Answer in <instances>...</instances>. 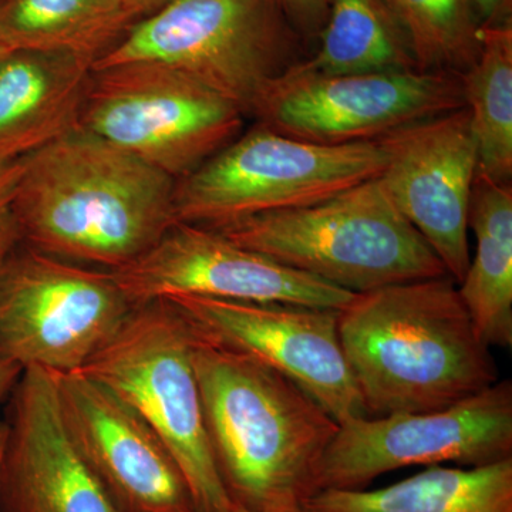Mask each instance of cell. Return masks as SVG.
<instances>
[{
  "label": "cell",
  "mask_w": 512,
  "mask_h": 512,
  "mask_svg": "<svg viewBox=\"0 0 512 512\" xmlns=\"http://www.w3.org/2000/svg\"><path fill=\"white\" fill-rule=\"evenodd\" d=\"M22 160L13 208L29 247L117 271L177 224L173 178L80 128Z\"/></svg>",
  "instance_id": "cell-1"
},
{
  "label": "cell",
  "mask_w": 512,
  "mask_h": 512,
  "mask_svg": "<svg viewBox=\"0 0 512 512\" xmlns=\"http://www.w3.org/2000/svg\"><path fill=\"white\" fill-rule=\"evenodd\" d=\"M450 275L357 293L340 309L343 352L366 413L447 409L498 382Z\"/></svg>",
  "instance_id": "cell-2"
},
{
  "label": "cell",
  "mask_w": 512,
  "mask_h": 512,
  "mask_svg": "<svg viewBox=\"0 0 512 512\" xmlns=\"http://www.w3.org/2000/svg\"><path fill=\"white\" fill-rule=\"evenodd\" d=\"M192 363L212 457L234 508H305L338 421L275 370L194 335Z\"/></svg>",
  "instance_id": "cell-3"
},
{
  "label": "cell",
  "mask_w": 512,
  "mask_h": 512,
  "mask_svg": "<svg viewBox=\"0 0 512 512\" xmlns=\"http://www.w3.org/2000/svg\"><path fill=\"white\" fill-rule=\"evenodd\" d=\"M212 229L355 295L448 275L379 177L316 204Z\"/></svg>",
  "instance_id": "cell-4"
},
{
  "label": "cell",
  "mask_w": 512,
  "mask_h": 512,
  "mask_svg": "<svg viewBox=\"0 0 512 512\" xmlns=\"http://www.w3.org/2000/svg\"><path fill=\"white\" fill-rule=\"evenodd\" d=\"M281 0H174L138 20L94 67L158 62L251 117L266 90L299 62Z\"/></svg>",
  "instance_id": "cell-5"
},
{
  "label": "cell",
  "mask_w": 512,
  "mask_h": 512,
  "mask_svg": "<svg viewBox=\"0 0 512 512\" xmlns=\"http://www.w3.org/2000/svg\"><path fill=\"white\" fill-rule=\"evenodd\" d=\"M77 372L111 390L160 437L197 512H232L205 430L192 335L167 301L138 305Z\"/></svg>",
  "instance_id": "cell-6"
},
{
  "label": "cell",
  "mask_w": 512,
  "mask_h": 512,
  "mask_svg": "<svg viewBox=\"0 0 512 512\" xmlns=\"http://www.w3.org/2000/svg\"><path fill=\"white\" fill-rule=\"evenodd\" d=\"M379 141L318 144L255 123L194 173L175 181V220L221 228L328 200L379 177Z\"/></svg>",
  "instance_id": "cell-7"
},
{
  "label": "cell",
  "mask_w": 512,
  "mask_h": 512,
  "mask_svg": "<svg viewBox=\"0 0 512 512\" xmlns=\"http://www.w3.org/2000/svg\"><path fill=\"white\" fill-rule=\"evenodd\" d=\"M245 119L184 73L141 60L93 67L79 128L178 181L235 140Z\"/></svg>",
  "instance_id": "cell-8"
},
{
  "label": "cell",
  "mask_w": 512,
  "mask_h": 512,
  "mask_svg": "<svg viewBox=\"0 0 512 512\" xmlns=\"http://www.w3.org/2000/svg\"><path fill=\"white\" fill-rule=\"evenodd\" d=\"M134 308L113 272L22 242L0 256V362L77 372Z\"/></svg>",
  "instance_id": "cell-9"
},
{
  "label": "cell",
  "mask_w": 512,
  "mask_h": 512,
  "mask_svg": "<svg viewBox=\"0 0 512 512\" xmlns=\"http://www.w3.org/2000/svg\"><path fill=\"white\" fill-rule=\"evenodd\" d=\"M511 457L512 384L503 380L436 412L340 423L320 460L313 490H363L404 467H478Z\"/></svg>",
  "instance_id": "cell-10"
},
{
  "label": "cell",
  "mask_w": 512,
  "mask_h": 512,
  "mask_svg": "<svg viewBox=\"0 0 512 512\" xmlns=\"http://www.w3.org/2000/svg\"><path fill=\"white\" fill-rule=\"evenodd\" d=\"M461 76L397 70L316 76L286 72L256 104V123L309 143H369L463 109Z\"/></svg>",
  "instance_id": "cell-11"
},
{
  "label": "cell",
  "mask_w": 512,
  "mask_h": 512,
  "mask_svg": "<svg viewBox=\"0 0 512 512\" xmlns=\"http://www.w3.org/2000/svg\"><path fill=\"white\" fill-rule=\"evenodd\" d=\"M163 301L173 306L195 338L275 370L339 424L367 416L340 343L336 309L194 295Z\"/></svg>",
  "instance_id": "cell-12"
},
{
  "label": "cell",
  "mask_w": 512,
  "mask_h": 512,
  "mask_svg": "<svg viewBox=\"0 0 512 512\" xmlns=\"http://www.w3.org/2000/svg\"><path fill=\"white\" fill-rule=\"evenodd\" d=\"M111 272L134 306L194 295L340 311L355 296L241 247L217 229L183 222L136 261Z\"/></svg>",
  "instance_id": "cell-13"
},
{
  "label": "cell",
  "mask_w": 512,
  "mask_h": 512,
  "mask_svg": "<svg viewBox=\"0 0 512 512\" xmlns=\"http://www.w3.org/2000/svg\"><path fill=\"white\" fill-rule=\"evenodd\" d=\"M379 175L397 210L460 282L470 265L468 220L478 173L476 140L466 107L380 138Z\"/></svg>",
  "instance_id": "cell-14"
},
{
  "label": "cell",
  "mask_w": 512,
  "mask_h": 512,
  "mask_svg": "<svg viewBox=\"0 0 512 512\" xmlns=\"http://www.w3.org/2000/svg\"><path fill=\"white\" fill-rule=\"evenodd\" d=\"M64 427L120 512H197L160 437L111 390L80 372L56 375Z\"/></svg>",
  "instance_id": "cell-15"
},
{
  "label": "cell",
  "mask_w": 512,
  "mask_h": 512,
  "mask_svg": "<svg viewBox=\"0 0 512 512\" xmlns=\"http://www.w3.org/2000/svg\"><path fill=\"white\" fill-rule=\"evenodd\" d=\"M5 420L0 512H120L64 427L56 373L23 370Z\"/></svg>",
  "instance_id": "cell-16"
},
{
  "label": "cell",
  "mask_w": 512,
  "mask_h": 512,
  "mask_svg": "<svg viewBox=\"0 0 512 512\" xmlns=\"http://www.w3.org/2000/svg\"><path fill=\"white\" fill-rule=\"evenodd\" d=\"M94 63L15 50L0 59V161L19 160L79 128Z\"/></svg>",
  "instance_id": "cell-17"
},
{
  "label": "cell",
  "mask_w": 512,
  "mask_h": 512,
  "mask_svg": "<svg viewBox=\"0 0 512 512\" xmlns=\"http://www.w3.org/2000/svg\"><path fill=\"white\" fill-rule=\"evenodd\" d=\"M308 512H512V457L478 467L429 466L377 490H328Z\"/></svg>",
  "instance_id": "cell-18"
},
{
  "label": "cell",
  "mask_w": 512,
  "mask_h": 512,
  "mask_svg": "<svg viewBox=\"0 0 512 512\" xmlns=\"http://www.w3.org/2000/svg\"><path fill=\"white\" fill-rule=\"evenodd\" d=\"M468 227L476 254L458 293L488 348L512 346V188L478 175Z\"/></svg>",
  "instance_id": "cell-19"
},
{
  "label": "cell",
  "mask_w": 512,
  "mask_h": 512,
  "mask_svg": "<svg viewBox=\"0 0 512 512\" xmlns=\"http://www.w3.org/2000/svg\"><path fill=\"white\" fill-rule=\"evenodd\" d=\"M136 22L124 0H5L0 5V46L96 63Z\"/></svg>",
  "instance_id": "cell-20"
},
{
  "label": "cell",
  "mask_w": 512,
  "mask_h": 512,
  "mask_svg": "<svg viewBox=\"0 0 512 512\" xmlns=\"http://www.w3.org/2000/svg\"><path fill=\"white\" fill-rule=\"evenodd\" d=\"M413 69L406 37L380 0H330L319 49L288 72L340 76Z\"/></svg>",
  "instance_id": "cell-21"
},
{
  "label": "cell",
  "mask_w": 512,
  "mask_h": 512,
  "mask_svg": "<svg viewBox=\"0 0 512 512\" xmlns=\"http://www.w3.org/2000/svg\"><path fill=\"white\" fill-rule=\"evenodd\" d=\"M476 62L461 74L464 103L476 140L478 175L498 184L512 177V29L481 26Z\"/></svg>",
  "instance_id": "cell-22"
},
{
  "label": "cell",
  "mask_w": 512,
  "mask_h": 512,
  "mask_svg": "<svg viewBox=\"0 0 512 512\" xmlns=\"http://www.w3.org/2000/svg\"><path fill=\"white\" fill-rule=\"evenodd\" d=\"M397 23L421 72L461 76L481 49L473 0H380Z\"/></svg>",
  "instance_id": "cell-23"
},
{
  "label": "cell",
  "mask_w": 512,
  "mask_h": 512,
  "mask_svg": "<svg viewBox=\"0 0 512 512\" xmlns=\"http://www.w3.org/2000/svg\"><path fill=\"white\" fill-rule=\"evenodd\" d=\"M23 171V160L0 161V256L22 244L16 220V190Z\"/></svg>",
  "instance_id": "cell-24"
},
{
  "label": "cell",
  "mask_w": 512,
  "mask_h": 512,
  "mask_svg": "<svg viewBox=\"0 0 512 512\" xmlns=\"http://www.w3.org/2000/svg\"><path fill=\"white\" fill-rule=\"evenodd\" d=\"M292 26L305 33H315L325 25L330 0H281Z\"/></svg>",
  "instance_id": "cell-25"
},
{
  "label": "cell",
  "mask_w": 512,
  "mask_h": 512,
  "mask_svg": "<svg viewBox=\"0 0 512 512\" xmlns=\"http://www.w3.org/2000/svg\"><path fill=\"white\" fill-rule=\"evenodd\" d=\"M481 26L503 25L510 0H473Z\"/></svg>",
  "instance_id": "cell-26"
},
{
  "label": "cell",
  "mask_w": 512,
  "mask_h": 512,
  "mask_svg": "<svg viewBox=\"0 0 512 512\" xmlns=\"http://www.w3.org/2000/svg\"><path fill=\"white\" fill-rule=\"evenodd\" d=\"M22 367L12 365L8 362H0V403L9 399L13 387L18 383L20 375H22Z\"/></svg>",
  "instance_id": "cell-27"
},
{
  "label": "cell",
  "mask_w": 512,
  "mask_h": 512,
  "mask_svg": "<svg viewBox=\"0 0 512 512\" xmlns=\"http://www.w3.org/2000/svg\"><path fill=\"white\" fill-rule=\"evenodd\" d=\"M171 2H174V0H124L127 9L130 10L131 15H133L137 22L140 19L153 15L154 12L164 8V6Z\"/></svg>",
  "instance_id": "cell-28"
},
{
  "label": "cell",
  "mask_w": 512,
  "mask_h": 512,
  "mask_svg": "<svg viewBox=\"0 0 512 512\" xmlns=\"http://www.w3.org/2000/svg\"><path fill=\"white\" fill-rule=\"evenodd\" d=\"M6 436H8V424H6V420H0V461H2L3 450H5Z\"/></svg>",
  "instance_id": "cell-29"
},
{
  "label": "cell",
  "mask_w": 512,
  "mask_h": 512,
  "mask_svg": "<svg viewBox=\"0 0 512 512\" xmlns=\"http://www.w3.org/2000/svg\"><path fill=\"white\" fill-rule=\"evenodd\" d=\"M232 512H249V511L239 510V508H234V511H232ZM281 512H308V511H306V508H296V510L281 511Z\"/></svg>",
  "instance_id": "cell-30"
},
{
  "label": "cell",
  "mask_w": 512,
  "mask_h": 512,
  "mask_svg": "<svg viewBox=\"0 0 512 512\" xmlns=\"http://www.w3.org/2000/svg\"><path fill=\"white\" fill-rule=\"evenodd\" d=\"M6 53H9V50H6L5 47L0 46V59H2V57L5 56Z\"/></svg>",
  "instance_id": "cell-31"
},
{
  "label": "cell",
  "mask_w": 512,
  "mask_h": 512,
  "mask_svg": "<svg viewBox=\"0 0 512 512\" xmlns=\"http://www.w3.org/2000/svg\"><path fill=\"white\" fill-rule=\"evenodd\" d=\"M2 2H5V0H2ZM0 5H2V3H0Z\"/></svg>",
  "instance_id": "cell-32"
},
{
  "label": "cell",
  "mask_w": 512,
  "mask_h": 512,
  "mask_svg": "<svg viewBox=\"0 0 512 512\" xmlns=\"http://www.w3.org/2000/svg\"><path fill=\"white\" fill-rule=\"evenodd\" d=\"M0 3H2V0H0Z\"/></svg>",
  "instance_id": "cell-33"
}]
</instances>
